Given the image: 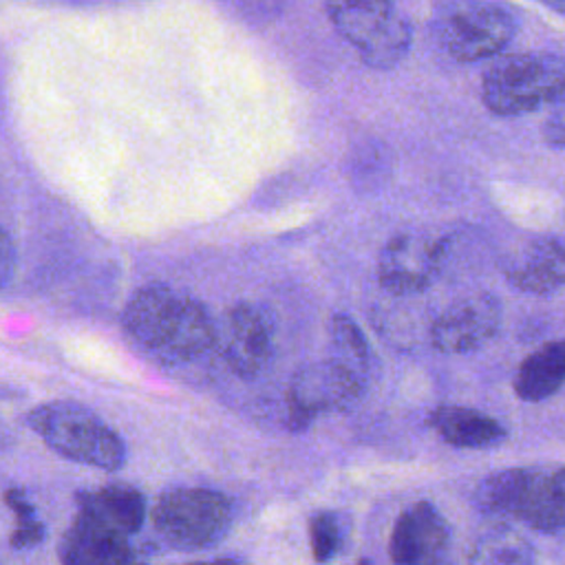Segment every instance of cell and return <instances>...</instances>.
Wrapping results in <instances>:
<instances>
[{"instance_id": "6da1fadb", "label": "cell", "mask_w": 565, "mask_h": 565, "mask_svg": "<svg viewBox=\"0 0 565 565\" xmlns=\"http://www.w3.org/2000/svg\"><path fill=\"white\" fill-rule=\"evenodd\" d=\"M121 318L128 335L163 364L192 362L216 342V327L207 309L168 285L137 289Z\"/></svg>"}, {"instance_id": "7a4b0ae2", "label": "cell", "mask_w": 565, "mask_h": 565, "mask_svg": "<svg viewBox=\"0 0 565 565\" xmlns=\"http://www.w3.org/2000/svg\"><path fill=\"white\" fill-rule=\"evenodd\" d=\"M26 424L49 448L71 461L102 470H117L126 461L121 437L84 404L68 399L46 402L26 415Z\"/></svg>"}, {"instance_id": "3957f363", "label": "cell", "mask_w": 565, "mask_h": 565, "mask_svg": "<svg viewBox=\"0 0 565 565\" xmlns=\"http://www.w3.org/2000/svg\"><path fill=\"white\" fill-rule=\"evenodd\" d=\"M565 95V60L547 53L501 55L481 79L488 110L501 117L532 113Z\"/></svg>"}, {"instance_id": "277c9868", "label": "cell", "mask_w": 565, "mask_h": 565, "mask_svg": "<svg viewBox=\"0 0 565 565\" xmlns=\"http://www.w3.org/2000/svg\"><path fill=\"white\" fill-rule=\"evenodd\" d=\"M475 499L483 512L514 516L536 532L565 527V490L554 472L501 470L479 483Z\"/></svg>"}, {"instance_id": "5b68a950", "label": "cell", "mask_w": 565, "mask_h": 565, "mask_svg": "<svg viewBox=\"0 0 565 565\" xmlns=\"http://www.w3.org/2000/svg\"><path fill=\"white\" fill-rule=\"evenodd\" d=\"M514 33V13L497 2H448L439 4L433 18L435 42L463 64L501 53Z\"/></svg>"}, {"instance_id": "8992f818", "label": "cell", "mask_w": 565, "mask_h": 565, "mask_svg": "<svg viewBox=\"0 0 565 565\" xmlns=\"http://www.w3.org/2000/svg\"><path fill=\"white\" fill-rule=\"evenodd\" d=\"M150 516L170 547L194 552L216 545L227 534L232 503L216 490L174 488L157 499Z\"/></svg>"}, {"instance_id": "52a82bcc", "label": "cell", "mask_w": 565, "mask_h": 565, "mask_svg": "<svg viewBox=\"0 0 565 565\" xmlns=\"http://www.w3.org/2000/svg\"><path fill=\"white\" fill-rule=\"evenodd\" d=\"M324 9L338 33L355 46L371 68H393L411 49V26L391 2L344 0L329 2Z\"/></svg>"}, {"instance_id": "ba28073f", "label": "cell", "mask_w": 565, "mask_h": 565, "mask_svg": "<svg viewBox=\"0 0 565 565\" xmlns=\"http://www.w3.org/2000/svg\"><path fill=\"white\" fill-rule=\"evenodd\" d=\"M448 256V238L433 230H404L388 238L377 258V280L395 296L428 289Z\"/></svg>"}, {"instance_id": "9c48e42d", "label": "cell", "mask_w": 565, "mask_h": 565, "mask_svg": "<svg viewBox=\"0 0 565 565\" xmlns=\"http://www.w3.org/2000/svg\"><path fill=\"white\" fill-rule=\"evenodd\" d=\"M364 388V380L331 358L302 364L287 388L289 426L300 430L322 413L347 411L362 397Z\"/></svg>"}, {"instance_id": "30bf717a", "label": "cell", "mask_w": 565, "mask_h": 565, "mask_svg": "<svg viewBox=\"0 0 565 565\" xmlns=\"http://www.w3.org/2000/svg\"><path fill=\"white\" fill-rule=\"evenodd\" d=\"M501 324L497 296L477 291L446 307L430 324V342L441 353H470L494 338Z\"/></svg>"}, {"instance_id": "8fae6325", "label": "cell", "mask_w": 565, "mask_h": 565, "mask_svg": "<svg viewBox=\"0 0 565 565\" xmlns=\"http://www.w3.org/2000/svg\"><path fill=\"white\" fill-rule=\"evenodd\" d=\"M388 556L393 565H450V530L433 503L417 501L397 516Z\"/></svg>"}, {"instance_id": "7c38bea8", "label": "cell", "mask_w": 565, "mask_h": 565, "mask_svg": "<svg viewBox=\"0 0 565 565\" xmlns=\"http://www.w3.org/2000/svg\"><path fill=\"white\" fill-rule=\"evenodd\" d=\"M216 342L225 364L243 380H254L271 358V329L258 307L238 302L223 316Z\"/></svg>"}, {"instance_id": "4fadbf2b", "label": "cell", "mask_w": 565, "mask_h": 565, "mask_svg": "<svg viewBox=\"0 0 565 565\" xmlns=\"http://www.w3.org/2000/svg\"><path fill=\"white\" fill-rule=\"evenodd\" d=\"M62 565H132V547L106 525L77 514L57 545Z\"/></svg>"}, {"instance_id": "5bb4252c", "label": "cell", "mask_w": 565, "mask_h": 565, "mask_svg": "<svg viewBox=\"0 0 565 565\" xmlns=\"http://www.w3.org/2000/svg\"><path fill=\"white\" fill-rule=\"evenodd\" d=\"M503 274L523 294H554L565 287V247L552 238L534 241L505 265Z\"/></svg>"}, {"instance_id": "9a60e30c", "label": "cell", "mask_w": 565, "mask_h": 565, "mask_svg": "<svg viewBox=\"0 0 565 565\" xmlns=\"http://www.w3.org/2000/svg\"><path fill=\"white\" fill-rule=\"evenodd\" d=\"M77 508V514H84L121 536L135 534L146 519L143 494L126 483H113L99 490L79 492Z\"/></svg>"}, {"instance_id": "2e32d148", "label": "cell", "mask_w": 565, "mask_h": 565, "mask_svg": "<svg viewBox=\"0 0 565 565\" xmlns=\"http://www.w3.org/2000/svg\"><path fill=\"white\" fill-rule=\"evenodd\" d=\"M430 426L446 444L457 448H488L505 437V428L497 419L455 404L439 406L430 415Z\"/></svg>"}, {"instance_id": "e0dca14e", "label": "cell", "mask_w": 565, "mask_h": 565, "mask_svg": "<svg viewBox=\"0 0 565 565\" xmlns=\"http://www.w3.org/2000/svg\"><path fill=\"white\" fill-rule=\"evenodd\" d=\"M565 384V338L532 351L514 375V393L523 402L552 397Z\"/></svg>"}, {"instance_id": "ac0fdd59", "label": "cell", "mask_w": 565, "mask_h": 565, "mask_svg": "<svg viewBox=\"0 0 565 565\" xmlns=\"http://www.w3.org/2000/svg\"><path fill=\"white\" fill-rule=\"evenodd\" d=\"M532 545L512 527L494 525L477 534L468 550V565H532Z\"/></svg>"}, {"instance_id": "d6986e66", "label": "cell", "mask_w": 565, "mask_h": 565, "mask_svg": "<svg viewBox=\"0 0 565 565\" xmlns=\"http://www.w3.org/2000/svg\"><path fill=\"white\" fill-rule=\"evenodd\" d=\"M331 360L340 362L366 382L371 371V351L360 327L344 313H335L331 320Z\"/></svg>"}, {"instance_id": "ffe728a7", "label": "cell", "mask_w": 565, "mask_h": 565, "mask_svg": "<svg viewBox=\"0 0 565 565\" xmlns=\"http://www.w3.org/2000/svg\"><path fill=\"white\" fill-rule=\"evenodd\" d=\"M4 501L15 514V527L9 536L11 547L26 550V547H35L38 543H42L44 525L38 519L35 508L29 503L26 494L20 488H11V490L4 492Z\"/></svg>"}, {"instance_id": "44dd1931", "label": "cell", "mask_w": 565, "mask_h": 565, "mask_svg": "<svg viewBox=\"0 0 565 565\" xmlns=\"http://www.w3.org/2000/svg\"><path fill=\"white\" fill-rule=\"evenodd\" d=\"M311 552L318 563H327L340 547V525L333 512H318L309 521Z\"/></svg>"}, {"instance_id": "7402d4cb", "label": "cell", "mask_w": 565, "mask_h": 565, "mask_svg": "<svg viewBox=\"0 0 565 565\" xmlns=\"http://www.w3.org/2000/svg\"><path fill=\"white\" fill-rule=\"evenodd\" d=\"M543 137L547 139L550 146L565 150V99L547 117V121L543 126Z\"/></svg>"}, {"instance_id": "603a6c76", "label": "cell", "mask_w": 565, "mask_h": 565, "mask_svg": "<svg viewBox=\"0 0 565 565\" xmlns=\"http://www.w3.org/2000/svg\"><path fill=\"white\" fill-rule=\"evenodd\" d=\"M15 274V247L9 234L0 227V289H4Z\"/></svg>"}, {"instance_id": "cb8c5ba5", "label": "cell", "mask_w": 565, "mask_h": 565, "mask_svg": "<svg viewBox=\"0 0 565 565\" xmlns=\"http://www.w3.org/2000/svg\"><path fill=\"white\" fill-rule=\"evenodd\" d=\"M190 565H243L241 561L234 558H216V561H207V563H190Z\"/></svg>"}, {"instance_id": "d4e9b609", "label": "cell", "mask_w": 565, "mask_h": 565, "mask_svg": "<svg viewBox=\"0 0 565 565\" xmlns=\"http://www.w3.org/2000/svg\"><path fill=\"white\" fill-rule=\"evenodd\" d=\"M358 565H371V563H369V561H360Z\"/></svg>"}, {"instance_id": "484cf974", "label": "cell", "mask_w": 565, "mask_h": 565, "mask_svg": "<svg viewBox=\"0 0 565 565\" xmlns=\"http://www.w3.org/2000/svg\"><path fill=\"white\" fill-rule=\"evenodd\" d=\"M137 565H139V563H137Z\"/></svg>"}]
</instances>
